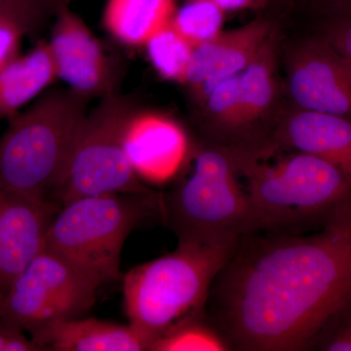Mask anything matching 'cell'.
Segmentation results:
<instances>
[{"mask_svg": "<svg viewBox=\"0 0 351 351\" xmlns=\"http://www.w3.org/2000/svg\"><path fill=\"white\" fill-rule=\"evenodd\" d=\"M212 286L214 325L232 350H311L351 306V199L313 234L245 235Z\"/></svg>", "mask_w": 351, "mask_h": 351, "instance_id": "1", "label": "cell"}, {"mask_svg": "<svg viewBox=\"0 0 351 351\" xmlns=\"http://www.w3.org/2000/svg\"><path fill=\"white\" fill-rule=\"evenodd\" d=\"M237 242L179 243L175 251L127 272L124 308L149 350L180 323L204 314L215 278Z\"/></svg>", "mask_w": 351, "mask_h": 351, "instance_id": "2", "label": "cell"}, {"mask_svg": "<svg viewBox=\"0 0 351 351\" xmlns=\"http://www.w3.org/2000/svg\"><path fill=\"white\" fill-rule=\"evenodd\" d=\"M91 99L53 90L9 119L0 137V193L49 199L61 180Z\"/></svg>", "mask_w": 351, "mask_h": 351, "instance_id": "3", "label": "cell"}, {"mask_svg": "<svg viewBox=\"0 0 351 351\" xmlns=\"http://www.w3.org/2000/svg\"><path fill=\"white\" fill-rule=\"evenodd\" d=\"M247 177L254 233H293L320 226L351 199V182L319 157L298 152L274 164L239 156Z\"/></svg>", "mask_w": 351, "mask_h": 351, "instance_id": "4", "label": "cell"}, {"mask_svg": "<svg viewBox=\"0 0 351 351\" xmlns=\"http://www.w3.org/2000/svg\"><path fill=\"white\" fill-rule=\"evenodd\" d=\"M237 156L202 147L189 174L160 195V214L179 243L237 242L254 233L250 202L237 181Z\"/></svg>", "mask_w": 351, "mask_h": 351, "instance_id": "5", "label": "cell"}, {"mask_svg": "<svg viewBox=\"0 0 351 351\" xmlns=\"http://www.w3.org/2000/svg\"><path fill=\"white\" fill-rule=\"evenodd\" d=\"M160 211V195H103L63 205L48 230L46 249L98 284L119 278L125 240L149 215Z\"/></svg>", "mask_w": 351, "mask_h": 351, "instance_id": "6", "label": "cell"}, {"mask_svg": "<svg viewBox=\"0 0 351 351\" xmlns=\"http://www.w3.org/2000/svg\"><path fill=\"white\" fill-rule=\"evenodd\" d=\"M136 110L132 99L112 93L87 112L49 199L63 206L87 196L154 193L132 169L124 152V129Z\"/></svg>", "mask_w": 351, "mask_h": 351, "instance_id": "7", "label": "cell"}, {"mask_svg": "<svg viewBox=\"0 0 351 351\" xmlns=\"http://www.w3.org/2000/svg\"><path fill=\"white\" fill-rule=\"evenodd\" d=\"M100 287L45 248L7 290L0 322L31 332L57 321L82 317L93 306Z\"/></svg>", "mask_w": 351, "mask_h": 351, "instance_id": "8", "label": "cell"}, {"mask_svg": "<svg viewBox=\"0 0 351 351\" xmlns=\"http://www.w3.org/2000/svg\"><path fill=\"white\" fill-rule=\"evenodd\" d=\"M288 86L302 110L351 119V66L325 39L307 41L292 53Z\"/></svg>", "mask_w": 351, "mask_h": 351, "instance_id": "9", "label": "cell"}, {"mask_svg": "<svg viewBox=\"0 0 351 351\" xmlns=\"http://www.w3.org/2000/svg\"><path fill=\"white\" fill-rule=\"evenodd\" d=\"M49 47L58 77L71 89L91 99L115 93L117 76L104 52L80 16L58 0Z\"/></svg>", "mask_w": 351, "mask_h": 351, "instance_id": "10", "label": "cell"}, {"mask_svg": "<svg viewBox=\"0 0 351 351\" xmlns=\"http://www.w3.org/2000/svg\"><path fill=\"white\" fill-rule=\"evenodd\" d=\"M56 200L0 193V290L46 248L48 230L61 209Z\"/></svg>", "mask_w": 351, "mask_h": 351, "instance_id": "11", "label": "cell"}, {"mask_svg": "<svg viewBox=\"0 0 351 351\" xmlns=\"http://www.w3.org/2000/svg\"><path fill=\"white\" fill-rule=\"evenodd\" d=\"M123 147L136 175L152 184H162L179 174L191 151L186 131L174 119L140 110L127 122Z\"/></svg>", "mask_w": 351, "mask_h": 351, "instance_id": "12", "label": "cell"}, {"mask_svg": "<svg viewBox=\"0 0 351 351\" xmlns=\"http://www.w3.org/2000/svg\"><path fill=\"white\" fill-rule=\"evenodd\" d=\"M267 21L226 32L193 47L186 82L195 99L203 101L210 90L221 80L239 75L255 59L272 36Z\"/></svg>", "mask_w": 351, "mask_h": 351, "instance_id": "13", "label": "cell"}, {"mask_svg": "<svg viewBox=\"0 0 351 351\" xmlns=\"http://www.w3.org/2000/svg\"><path fill=\"white\" fill-rule=\"evenodd\" d=\"M43 350L143 351L149 343L131 325L95 318L57 321L29 332Z\"/></svg>", "mask_w": 351, "mask_h": 351, "instance_id": "14", "label": "cell"}, {"mask_svg": "<svg viewBox=\"0 0 351 351\" xmlns=\"http://www.w3.org/2000/svg\"><path fill=\"white\" fill-rule=\"evenodd\" d=\"M281 141L332 164L351 182V119L302 110L284 124Z\"/></svg>", "mask_w": 351, "mask_h": 351, "instance_id": "15", "label": "cell"}, {"mask_svg": "<svg viewBox=\"0 0 351 351\" xmlns=\"http://www.w3.org/2000/svg\"><path fill=\"white\" fill-rule=\"evenodd\" d=\"M58 77L49 44L40 41L0 71V119H11Z\"/></svg>", "mask_w": 351, "mask_h": 351, "instance_id": "16", "label": "cell"}, {"mask_svg": "<svg viewBox=\"0 0 351 351\" xmlns=\"http://www.w3.org/2000/svg\"><path fill=\"white\" fill-rule=\"evenodd\" d=\"M176 11L175 0H108L104 25L120 43L145 45L172 22Z\"/></svg>", "mask_w": 351, "mask_h": 351, "instance_id": "17", "label": "cell"}, {"mask_svg": "<svg viewBox=\"0 0 351 351\" xmlns=\"http://www.w3.org/2000/svg\"><path fill=\"white\" fill-rule=\"evenodd\" d=\"M274 34L255 59L239 73L245 124L258 119L267 110L276 92Z\"/></svg>", "mask_w": 351, "mask_h": 351, "instance_id": "18", "label": "cell"}, {"mask_svg": "<svg viewBox=\"0 0 351 351\" xmlns=\"http://www.w3.org/2000/svg\"><path fill=\"white\" fill-rule=\"evenodd\" d=\"M145 45L147 56L159 75L184 84L193 46L171 23L154 34Z\"/></svg>", "mask_w": 351, "mask_h": 351, "instance_id": "19", "label": "cell"}, {"mask_svg": "<svg viewBox=\"0 0 351 351\" xmlns=\"http://www.w3.org/2000/svg\"><path fill=\"white\" fill-rule=\"evenodd\" d=\"M232 346L204 319V314L180 323L152 343L149 351H226Z\"/></svg>", "mask_w": 351, "mask_h": 351, "instance_id": "20", "label": "cell"}, {"mask_svg": "<svg viewBox=\"0 0 351 351\" xmlns=\"http://www.w3.org/2000/svg\"><path fill=\"white\" fill-rule=\"evenodd\" d=\"M223 12L212 0H189L176 11L171 24L195 47L218 36Z\"/></svg>", "mask_w": 351, "mask_h": 351, "instance_id": "21", "label": "cell"}, {"mask_svg": "<svg viewBox=\"0 0 351 351\" xmlns=\"http://www.w3.org/2000/svg\"><path fill=\"white\" fill-rule=\"evenodd\" d=\"M203 101L212 117L226 128L239 129L246 125L239 75L221 80L210 90Z\"/></svg>", "mask_w": 351, "mask_h": 351, "instance_id": "22", "label": "cell"}, {"mask_svg": "<svg viewBox=\"0 0 351 351\" xmlns=\"http://www.w3.org/2000/svg\"><path fill=\"white\" fill-rule=\"evenodd\" d=\"M58 0H0V22L17 25L25 34H36L55 15Z\"/></svg>", "mask_w": 351, "mask_h": 351, "instance_id": "23", "label": "cell"}, {"mask_svg": "<svg viewBox=\"0 0 351 351\" xmlns=\"http://www.w3.org/2000/svg\"><path fill=\"white\" fill-rule=\"evenodd\" d=\"M313 348L326 351H351V306L323 329Z\"/></svg>", "mask_w": 351, "mask_h": 351, "instance_id": "24", "label": "cell"}, {"mask_svg": "<svg viewBox=\"0 0 351 351\" xmlns=\"http://www.w3.org/2000/svg\"><path fill=\"white\" fill-rule=\"evenodd\" d=\"M346 12L337 15L326 27L325 40L331 44L351 66V6L341 7Z\"/></svg>", "mask_w": 351, "mask_h": 351, "instance_id": "25", "label": "cell"}, {"mask_svg": "<svg viewBox=\"0 0 351 351\" xmlns=\"http://www.w3.org/2000/svg\"><path fill=\"white\" fill-rule=\"evenodd\" d=\"M23 36L25 32L17 25L0 22V71L18 57Z\"/></svg>", "mask_w": 351, "mask_h": 351, "instance_id": "26", "label": "cell"}, {"mask_svg": "<svg viewBox=\"0 0 351 351\" xmlns=\"http://www.w3.org/2000/svg\"><path fill=\"white\" fill-rule=\"evenodd\" d=\"M41 350H43V348L32 339H27L19 328L0 322V351Z\"/></svg>", "mask_w": 351, "mask_h": 351, "instance_id": "27", "label": "cell"}, {"mask_svg": "<svg viewBox=\"0 0 351 351\" xmlns=\"http://www.w3.org/2000/svg\"><path fill=\"white\" fill-rule=\"evenodd\" d=\"M223 11H237L260 5L265 0H212Z\"/></svg>", "mask_w": 351, "mask_h": 351, "instance_id": "28", "label": "cell"}, {"mask_svg": "<svg viewBox=\"0 0 351 351\" xmlns=\"http://www.w3.org/2000/svg\"><path fill=\"white\" fill-rule=\"evenodd\" d=\"M325 1L339 7L351 6V0H325Z\"/></svg>", "mask_w": 351, "mask_h": 351, "instance_id": "29", "label": "cell"}, {"mask_svg": "<svg viewBox=\"0 0 351 351\" xmlns=\"http://www.w3.org/2000/svg\"><path fill=\"white\" fill-rule=\"evenodd\" d=\"M3 300H4V294H3V293H2V291L0 290V316H1L2 307H3Z\"/></svg>", "mask_w": 351, "mask_h": 351, "instance_id": "30", "label": "cell"}]
</instances>
